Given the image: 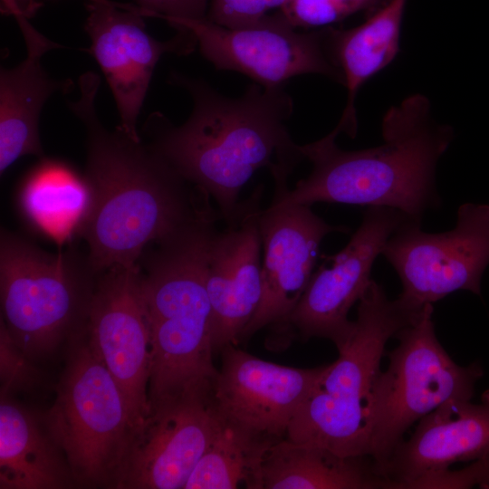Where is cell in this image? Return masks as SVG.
Wrapping results in <instances>:
<instances>
[{"label":"cell","instance_id":"7402d4cb","mask_svg":"<svg viewBox=\"0 0 489 489\" xmlns=\"http://www.w3.org/2000/svg\"><path fill=\"white\" fill-rule=\"evenodd\" d=\"M407 1L388 0L356 27L347 30L331 27L333 59L348 91L345 109L335 128L351 138L356 136L358 129L355 100L360 88L388 66L398 53Z\"/></svg>","mask_w":489,"mask_h":489},{"label":"cell","instance_id":"277c9868","mask_svg":"<svg viewBox=\"0 0 489 489\" xmlns=\"http://www.w3.org/2000/svg\"><path fill=\"white\" fill-rule=\"evenodd\" d=\"M217 226L197 217L150 244L138 264L150 332V403L191 390H213L206 291L209 250Z\"/></svg>","mask_w":489,"mask_h":489},{"label":"cell","instance_id":"f546056e","mask_svg":"<svg viewBox=\"0 0 489 489\" xmlns=\"http://www.w3.org/2000/svg\"><path fill=\"white\" fill-rule=\"evenodd\" d=\"M4 5V13L12 14L17 11L24 16L31 18L41 7L38 0H2Z\"/></svg>","mask_w":489,"mask_h":489},{"label":"cell","instance_id":"ba28073f","mask_svg":"<svg viewBox=\"0 0 489 489\" xmlns=\"http://www.w3.org/2000/svg\"><path fill=\"white\" fill-rule=\"evenodd\" d=\"M381 254L401 281L398 298L414 311L459 290L480 295L489 264V204L461 205L455 227L442 233L424 232L421 222L410 219Z\"/></svg>","mask_w":489,"mask_h":489},{"label":"cell","instance_id":"cb8c5ba5","mask_svg":"<svg viewBox=\"0 0 489 489\" xmlns=\"http://www.w3.org/2000/svg\"><path fill=\"white\" fill-rule=\"evenodd\" d=\"M275 442L221 415L220 425L184 489H262L263 460Z\"/></svg>","mask_w":489,"mask_h":489},{"label":"cell","instance_id":"4316f807","mask_svg":"<svg viewBox=\"0 0 489 489\" xmlns=\"http://www.w3.org/2000/svg\"><path fill=\"white\" fill-rule=\"evenodd\" d=\"M357 11L351 0H288L282 15L294 28H325Z\"/></svg>","mask_w":489,"mask_h":489},{"label":"cell","instance_id":"5bb4252c","mask_svg":"<svg viewBox=\"0 0 489 489\" xmlns=\"http://www.w3.org/2000/svg\"><path fill=\"white\" fill-rule=\"evenodd\" d=\"M259 228L262 298L240 342L265 327H270L273 337L288 333L289 317L313 273L321 241L333 232H347L343 226L328 224L309 205L279 206L273 202L262 209Z\"/></svg>","mask_w":489,"mask_h":489},{"label":"cell","instance_id":"4fadbf2b","mask_svg":"<svg viewBox=\"0 0 489 489\" xmlns=\"http://www.w3.org/2000/svg\"><path fill=\"white\" fill-rule=\"evenodd\" d=\"M84 7L83 29L90 38V53L115 100L120 116L117 128L139 140V115L157 63L165 53H191L197 40L185 33H177L167 41L155 39L146 30L145 17L132 4L84 0Z\"/></svg>","mask_w":489,"mask_h":489},{"label":"cell","instance_id":"3957f363","mask_svg":"<svg viewBox=\"0 0 489 489\" xmlns=\"http://www.w3.org/2000/svg\"><path fill=\"white\" fill-rule=\"evenodd\" d=\"M340 133L334 128L321 139L300 146L312 165L310 175L293 189L274 187L271 202L388 206L418 222L427 210L440 206L436 168L453 129L434 121L427 97L411 95L387 111L380 146L344 150L335 141Z\"/></svg>","mask_w":489,"mask_h":489},{"label":"cell","instance_id":"ac0fdd59","mask_svg":"<svg viewBox=\"0 0 489 489\" xmlns=\"http://www.w3.org/2000/svg\"><path fill=\"white\" fill-rule=\"evenodd\" d=\"M26 45V57L13 68L0 71V172L17 159L33 155L44 157L40 138V116L47 100L55 92H69L72 81L55 80L42 65V57L60 47L37 31L29 18L14 11Z\"/></svg>","mask_w":489,"mask_h":489},{"label":"cell","instance_id":"e0dca14e","mask_svg":"<svg viewBox=\"0 0 489 489\" xmlns=\"http://www.w3.org/2000/svg\"><path fill=\"white\" fill-rule=\"evenodd\" d=\"M489 455V397L479 404L450 399L422 417L377 467L390 488H428L457 462Z\"/></svg>","mask_w":489,"mask_h":489},{"label":"cell","instance_id":"83f0119b","mask_svg":"<svg viewBox=\"0 0 489 489\" xmlns=\"http://www.w3.org/2000/svg\"><path fill=\"white\" fill-rule=\"evenodd\" d=\"M29 356L15 343L4 321L0 320L1 395H9L31 388L38 374Z\"/></svg>","mask_w":489,"mask_h":489},{"label":"cell","instance_id":"d4e9b609","mask_svg":"<svg viewBox=\"0 0 489 489\" xmlns=\"http://www.w3.org/2000/svg\"><path fill=\"white\" fill-rule=\"evenodd\" d=\"M364 406L316 388L299 407L285 438L343 456L366 455Z\"/></svg>","mask_w":489,"mask_h":489},{"label":"cell","instance_id":"d6986e66","mask_svg":"<svg viewBox=\"0 0 489 489\" xmlns=\"http://www.w3.org/2000/svg\"><path fill=\"white\" fill-rule=\"evenodd\" d=\"M422 312V311H421ZM397 298L389 300L384 288L371 281L359 301L357 319L338 359L327 365L317 388L333 396L366 401L379 374L388 340L421 313Z\"/></svg>","mask_w":489,"mask_h":489},{"label":"cell","instance_id":"8fae6325","mask_svg":"<svg viewBox=\"0 0 489 489\" xmlns=\"http://www.w3.org/2000/svg\"><path fill=\"white\" fill-rule=\"evenodd\" d=\"M88 342L121 388L135 429L150 411V332L139 264L100 273L86 325ZM133 431V432H134Z\"/></svg>","mask_w":489,"mask_h":489},{"label":"cell","instance_id":"484cf974","mask_svg":"<svg viewBox=\"0 0 489 489\" xmlns=\"http://www.w3.org/2000/svg\"><path fill=\"white\" fill-rule=\"evenodd\" d=\"M288 0H210L207 19L228 28L256 25L282 14Z\"/></svg>","mask_w":489,"mask_h":489},{"label":"cell","instance_id":"f1b7e54d","mask_svg":"<svg viewBox=\"0 0 489 489\" xmlns=\"http://www.w3.org/2000/svg\"><path fill=\"white\" fill-rule=\"evenodd\" d=\"M134 9L144 17L161 18L169 25L180 20L207 18L208 0H135Z\"/></svg>","mask_w":489,"mask_h":489},{"label":"cell","instance_id":"7c38bea8","mask_svg":"<svg viewBox=\"0 0 489 489\" xmlns=\"http://www.w3.org/2000/svg\"><path fill=\"white\" fill-rule=\"evenodd\" d=\"M410 219L396 208L369 206L346 246L312 273L289 317L291 336L327 339L339 350L352 332L354 321L348 315L372 281L376 258L390 235Z\"/></svg>","mask_w":489,"mask_h":489},{"label":"cell","instance_id":"2e32d148","mask_svg":"<svg viewBox=\"0 0 489 489\" xmlns=\"http://www.w3.org/2000/svg\"><path fill=\"white\" fill-rule=\"evenodd\" d=\"M326 369L327 365L283 366L228 346L222 350L214 399L227 420L279 441L286 437L296 411L317 388Z\"/></svg>","mask_w":489,"mask_h":489},{"label":"cell","instance_id":"30bf717a","mask_svg":"<svg viewBox=\"0 0 489 489\" xmlns=\"http://www.w3.org/2000/svg\"><path fill=\"white\" fill-rule=\"evenodd\" d=\"M221 422L213 390H191L150 403L131 436L117 489H184Z\"/></svg>","mask_w":489,"mask_h":489},{"label":"cell","instance_id":"5b68a950","mask_svg":"<svg viewBox=\"0 0 489 489\" xmlns=\"http://www.w3.org/2000/svg\"><path fill=\"white\" fill-rule=\"evenodd\" d=\"M97 276L88 254L74 248L48 252L1 230V320L30 358L86 328Z\"/></svg>","mask_w":489,"mask_h":489},{"label":"cell","instance_id":"ffe728a7","mask_svg":"<svg viewBox=\"0 0 489 489\" xmlns=\"http://www.w3.org/2000/svg\"><path fill=\"white\" fill-rule=\"evenodd\" d=\"M76 485L65 455L43 419L1 395L0 488L63 489Z\"/></svg>","mask_w":489,"mask_h":489},{"label":"cell","instance_id":"7a4b0ae2","mask_svg":"<svg viewBox=\"0 0 489 489\" xmlns=\"http://www.w3.org/2000/svg\"><path fill=\"white\" fill-rule=\"evenodd\" d=\"M100 76H80V96L68 108L86 131L83 177L90 191L79 235L99 274L136 264L149 244L189 221L209 195L184 180L142 139L103 125L95 101Z\"/></svg>","mask_w":489,"mask_h":489},{"label":"cell","instance_id":"8992f818","mask_svg":"<svg viewBox=\"0 0 489 489\" xmlns=\"http://www.w3.org/2000/svg\"><path fill=\"white\" fill-rule=\"evenodd\" d=\"M433 304L394 338L385 371L377 376L364 406L366 455L381 465L417 421L450 399L471 400L483 376L477 363L463 367L436 335Z\"/></svg>","mask_w":489,"mask_h":489},{"label":"cell","instance_id":"6da1fadb","mask_svg":"<svg viewBox=\"0 0 489 489\" xmlns=\"http://www.w3.org/2000/svg\"><path fill=\"white\" fill-rule=\"evenodd\" d=\"M168 82L190 95L187 120L174 125L159 111L145 120V142L184 180L215 200L224 223L240 202L243 187L259 168L292 174L304 159L287 121L293 100L283 86H247L228 97L201 78L172 71Z\"/></svg>","mask_w":489,"mask_h":489},{"label":"cell","instance_id":"44dd1931","mask_svg":"<svg viewBox=\"0 0 489 489\" xmlns=\"http://www.w3.org/2000/svg\"><path fill=\"white\" fill-rule=\"evenodd\" d=\"M390 488L366 455L343 456L325 448L283 438L262 464V489Z\"/></svg>","mask_w":489,"mask_h":489},{"label":"cell","instance_id":"603a6c76","mask_svg":"<svg viewBox=\"0 0 489 489\" xmlns=\"http://www.w3.org/2000/svg\"><path fill=\"white\" fill-rule=\"evenodd\" d=\"M17 202L34 230L62 244L79 235L88 211L90 191L83 175L71 165L43 157L24 178Z\"/></svg>","mask_w":489,"mask_h":489},{"label":"cell","instance_id":"9a60e30c","mask_svg":"<svg viewBox=\"0 0 489 489\" xmlns=\"http://www.w3.org/2000/svg\"><path fill=\"white\" fill-rule=\"evenodd\" d=\"M262 185L240 201L225 228L212 238L206 291L215 350L236 346L262 298V238L259 228Z\"/></svg>","mask_w":489,"mask_h":489},{"label":"cell","instance_id":"52a82bcc","mask_svg":"<svg viewBox=\"0 0 489 489\" xmlns=\"http://www.w3.org/2000/svg\"><path fill=\"white\" fill-rule=\"evenodd\" d=\"M42 419L76 485L116 488L135 427L121 388L88 340L74 344Z\"/></svg>","mask_w":489,"mask_h":489},{"label":"cell","instance_id":"4dcf8cb0","mask_svg":"<svg viewBox=\"0 0 489 489\" xmlns=\"http://www.w3.org/2000/svg\"><path fill=\"white\" fill-rule=\"evenodd\" d=\"M361 9H366L368 7H370L371 5L376 3L378 0H354Z\"/></svg>","mask_w":489,"mask_h":489},{"label":"cell","instance_id":"9c48e42d","mask_svg":"<svg viewBox=\"0 0 489 489\" xmlns=\"http://www.w3.org/2000/svg\"><path fill=\"white\" fill-rule=\"evenodd\" d=\"M177 33L191 34L201 54L218 70L245 74L264 88L316 73L343 84L331 45V27L298 32L283 15L264 23L228 28L206 19L180 20Z\"/></svg>","mask_w":489,"mask_h":489}]
</instances>
